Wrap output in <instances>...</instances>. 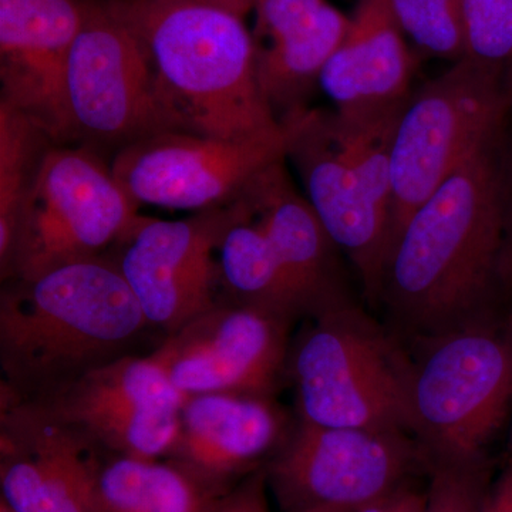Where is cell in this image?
<instances>
[{"mask_svg": "<svg viewBox=\"0 0 512 512\" xmlns=\"http://www.w3.org/2000/svg\"><path fill=\"white\" fill-rule=\"evenodd\" d=\"M504 136L447 178L394 242L377 302L402 335L431 338L487 316L500 286Z\"/></svg>", "mask_w": 512, "mask_h": 512, "instance_id": "6da1fadb", "label": "cell"}, {"mask_svg": "<svg viewBox=\"0 0 512 512\" xmlns=\"http://www.w3.org/2000/svg\"><path fill=\"white\" fill-rule=\"evenodd\" d=\"M148 320L113 259L15 281L0 298L3 400H36L117 359Z\"/></svg>", "mask_w": 512, "mask_h": 512, "instance_id": "7a4b0ae2", "label": "cell"}, {"mask_svg": "<svg viewBox=\"0 0 512 512\" xmlns=\"http://www.w3.org/2000/svg\"><path fill=\"white\" fill-rule=\"evenodd\" d=\"M146 47L171 130L249 138L282 126L266 103L245 18L205 0H111Z\"/></svg>", "mask_w": 512, "mask_h": 512, "instance_id": "3957f363", "label": "cell"}, {"mask_svg": "<svg viewBox=\"0 0 512 512\" xmlns=\"http://www.w3.org/2000/svg\"><path fill=\"white\" fill-rule=\"evenodd\" d=\"M403 109L377 116L305 109L284 120L291 124L286 158L373 303L379 299L389 248L392 144Z\"/></svg>", "mask_w": 512, "mask_h": 512, "instance_id": "277c9868", "label": "cell"}, {"mask_svg": "<svg viewBox=\"0 0 512 512\" xmlns=\"http://www.w3.org/2000/svg\"><path fill=\"white\" fill-rule=\"evenodd\" d=\"M286 375L301 420L410 433L412 356L352 301L312 316L293 340Z\"/></svg>", "mask_w": 512, "mask_h": 512, "instance_id": "5b68a950", "label": "cell"}, {"mask_svg": "<svg viewBox=\"0 0 512 512\" xmlns=\"http://www.w3.org/2000/svg\"><path fill=\"white\" fill-rule=\"evenodd\" d=\"M485 318L416 340L409 430L431 463L484 460L512 407V336Z\"/></svg>", "mask_w": 512, "mask_h": 512, "instance_id": "8992f818", "label": "cell"}, {"mask_svg": "<svg viewBox=\"0 0 512 512\" xmlns=\"http://www.w3.org/2000/svg\"><path fill=\"white\" fill-rule=\"evenodd\" d=\"M503 76L461 59L410 96L393 137L387 256L413 212L503 136L510 119Z\"/></svg>", "mask_w": 512, "mask_h": 512, "instance_id": "52a82bcc", "label": "cell"}, {"mask_svg": "<svg viewBox=\"0 0 512 512\" xmlns=\"http://www.w3.org/2000/svg\"><path fill=\"white\" fill-rule=\"evenodd\" d=\"M138 207L96 150L50 146L20 214L6 279L35 281L101 256L127 234Z\"/></svg>", "mask_w": 512, "mask_h": 512, "instance_id": "ba28073f", "label": "cell"}, {"mask_svg": "<svg viewBox=\"0 0 512 512\" xmlns=\"http://www.w3.org/2000/svg\"><path fill=\"white\" fill-rule=\"evenodd\" d=\"M426 451L407 431L329 427L299 419L266 481L286 512L353 511L409 484Z\"/></svg>", "mask_w": 512, "mask_h": 512, "instance_id": "9c48e42d", "label": "cell"}, {"mask_svg": "<svg viewBox=\"0 0 512 512\" xmlns=\"http://www.w3.org/2000/svg\"><path fill=\"white\" fill-rule=\"evenodd\" d=\"M74 141L117 151L171 130L140 37L113 2L89 0L67 66Z\"/></svg>", "mask_w": 512, "mask_h": 512, "instance_id": "30bf717a", "label": "cell"}, {"mask_svg": "<svg viewBox=\"0 0 512 512\" xmlns=\"http://www.w3.org/2000/svg\"><path fill=\"white\" fill-rule=\"evenodd\" d=\"M291 124L249 138L163 131L117 151L111 170L138 205L204 211L227 207L266 167L285 160Z\"/></svg>", "mask_w": 512, "mask_h": 512, "instance_id": "8fae6325", "label": "cell"}, {"mask_svg": "<svg viewBox=\"0 0 512 512\" xmlns=\"http://www.w3.org/2000/svg\"><path fill=\"white\" fill-rule=\"evenodd\" d=\"M187 399L153 357L120 356L32 402L100 450L160 460L174 450Z\"/></svg>", "mask_w": 512, "mask_h": 512, "instance_id": "7c38bea8", "label": "cell"}, {"mask_svg": "<svg viewBox=\"0 0 512 512\" xmlns=\"http://www.w3.org/2000/svg\"><path fill=\"white\" fill-rule=\"evenodd\" d=\"M232 218L234 202L184 220L138 215L116 262L150 325L170 335L220 303L218 252Z\"/></svg>", "mask_w": 512, "mask_h": 512, "instance_id": "4fadbf2b", "label": "cell"}, {"mask_svg": "<svg viewBox=\"0 0 512 512\" xmlns=\"http://www.w3.org/2000/svg\"><path fill=\"white\" fill-rule=\"evenodd\" d=\"M292 318L232 303L201 313L170 333L154 360L185 396H272L286 375Z\"/></svg>", "mask_w": 512, "mask_h": 512, "instance_id": "5bb4252c", "label": "cell"}, {"mask_svg": "<svg viewBox=\"0 0 512 512\" xmlns=\"http://www.w3.org/2000/svg\"><path fill=\"white\" fill-rule=\"evenodd\" d=\"M87 5L89 0H0V101L56 146L74 141L67 66Z\"/></svg>", "mask_w": 512, "mask_h": 512, "instance_id": "9a60e30c", "label": "cell"}, {"mask_svg": "<svg viewBox=\"0 0 512 512\" xmlns=\"http://www.w3.org/2000/svg\"><path fill=\"white\" fill-rule=\"evenodd\" d=\"M2 501L13 512H97L99 447L32 400H3Z\"/></svg>", "mask_w": 512, "mask_h": 512, "instance_id": "2e32d148", "label": "cell"}, {"mask_svg": "<svg viewBox=\"0 0 512 512\" xmlns=\"http://www.w3.org/2000/svg\"><path fill=\"white\" fill-rule=\"evenodd\" d=\"M255 69L279 123L308 109L320 74L348 32L350 16L328 0H255Z\"/></svg>", "mask_w": 512, "mask_h": 512, "instance_id": "e0dca14e", "label": "cell"}, {"mask_svg": "<svg viewBox=\"0 0 512 512\" xmlns=\"http://www.w3.org/2000/svg\"><path fill=\"white\" fill-rule=\"evenodd\" d=\"M288 434L285 413L271 396L197 394L181 409L180 433L170 458L220 487L275 453Z\"/></svg>", "mask_w": 512, "mask_h": 512, "instance_id": "ac0fdd59", "label": "cell"}, {"mask_svg": "<svg viewBox=\"0 0 512 512\" xmlns=\"http://www.w3.org/2000/svg\"><path fill=\"white\" fill-rule=\"evenodd\" d=\"M414 69L416 60L387 0H357L348 32L320 74L319 87L339 113L375 116L409 101Z\"/></svg>", "mask_w": 512, "mask_h": 512, "instance_id": "d6986e66", "label": "cell"}, {"mask_svg": "<svg viewBox=\"0 0 512 512\" xmlns=\"http://www.w3.org/2000/svg\"><path fill=\"white\" fill-rule=\"evenodd\" d=\"M241 195L271 239L305 315L312 318L350 301L340 282L339 248L311 202L296 190L285 160L266 167Z\"/></svg>", "mask_w": 512, "mask_h": 512, "instance_id": "ffe728a7", "label": "cell"}, {"mask_svg": "<svg viewBox=\"0 0 512 512\" xmlns=\"http://www.w3.org/2000/svg\"><path fill=\"white\" fill-rule=\"evenodd\" d=\"M218 259L222 284L235 302L292 319L305 315L271 239L242 195L234 201Z\"/></svg>", "mask_w": 512, "mask_h": 512, "instance_id": "44dd1931", "label": "cell"}, {"mask_svg": "<svg viewBox=\"0 0 512 512\" xmlns=\"http://www.w3.org/2000/svg\"><path fill=\"white\" fill-rule=\"evenodd\" d=\"M218 487L171 460L116 456L97 477V512H207Z\"/></svg>", "mask_w": 512, "mask_h": 512, "instance_id": "7402d4cb", "label": "cell"}, {"mask_svg": "<svg viewBox=\"0 0 512 512\" xmlns=\"http://www.w3.org/2000/svg\"><path fill=\"white\" fill-rule=\"evenodd\" d=\"M52 143L28 119L0 101V272L8 278L23 205Z\"/></svg>", "mask_w": 512, "mask_h": 512, "instance_id": "603a6c76", "label": "cell"}, {"mask_svg": "<svg viewBox=\"0 0 512 512\" xmlns=\"http://www.w3.org/2000/svg\"><path fill=\"white\" fill-rule=\"evenodd\" d=\"M403 35L424 55L456 63L464 57L460 0H387Z\"/></svg>", "mask_w": 512, "mask_h": 512, "instance_id": "cb8c5ba5", "label": "cell"}, {"mask_svg": "<svg viewBox=\"0 0 512 512\" xmlns=\"http://www.w3.org/2000/svg\"><path fill=\"white\" fill-rule=\"evenodd\" d=\"M463 59L503 73L512 62V0H460Z\"/></svg>", "mask_w": 512, "mask_h": 512, "instance_id": "d4e9b609", "label": "cell"}, {"mask_svg": "<svg viewBox=\"0 0 512 512\" xmlns=\"http://www.w3.org/2000/svg\"><path fill=\"white\" fill-rule=\"evenodd\" d=\"M421 512H480L488 487L487 461L431 463Z\"/></svg>", "mask_w": 512, "mask_h": 512, "instance_id": "484cf974", "label": "cell"}, {"mask_svg": "<svg viewBox=\"0 0 512 512\" xmlns=\"http://www.w3.org/2000/svg\"><path fill=\"white\" fill-rule=\"evenodd\" d=\"M504 237L498 278L500 286L508 289L512 284V131L510 119L503 143Z\"/></svg>", "mask_w": 512, "mask_h": 512, "instance_id": "4316f807", "label": "cell"}, {"mask_svg": "<svg viewBox=\"0 0 512 512\" xmlns=\"http://www.w3.org/2000/svg\"><path fill=\"white\" fill-rule=\"evenodd\" d=\"M424 503H426V493L414 490L410 484H407L394 493L352 512H421Z\"/></svg>", "mask_w": 512, "mask_h": 512, "instance_id": "83f0119b", "label": "cell"}, {"mask_svg": "<svg viewBox=\"0 0 512 512\" xmlns=\"http://www.w3.org/2000/svg\"><path fill=\"white\" fill-rule=\"evenodd\" d=\"M480 512H512V458L497 483L488 487Z\"/></svg>", "mask_w": 512, "mask_h": 512, "instance_id": "f1b7e54d", "label": "cell"}, {"mask_svg": "<svg viewBox=\"0 0 512 512\" xmlns=\"http://www.w3.org/2000/svg\"><path fill=\"white\" fill-rule=\"evenodd\" d=\"M265 473H258L242 488L241 512H271L265 495Z\"/></svg>", "mask_w": 512, "mask_h": 512, "instance_id": "f546056e", "label": "cell"}, {"mask_svg": "<svg viewBox=\"0 0 512 512\" xmlns=\"http://www.w3.org/2000/svg\"><path fill=\"white\" fill-rule=\"evenodd\" d=\"M242 488L227 497H220L208 508L207 512H241Z\"/></svg>", "mask_w": 512, "mask_h": 512, "instance_id": "4dcf8cb0", "label": "cell"}, {"mask_svg": "<svg viewBox=\"0 0 512 512\" xmlns=\"http://www.w3.org/2000/svg\"><path fill=\"white\" fill-rule=\"evenodd\" d=\"M205 2L214 3V5L221 6L237 13L242 18H247L248 13L254 9L255 0H205Z\"/></svg>", "mask_w": 512, "mask_h": 512, "instance_id": "1f68e13d", "label": "cell"}, {"mask_svg": "<svg viewBox=\"0 0 512 512\" xmlns=\"http://www.w3.org/2000/svg\"><path fill=\"white\" fill-rule=\"evenodd\" d=\"M504 96L507 100L508 110L512 116V62L508 64L503 76Z\"/></svg>", "mask_w": 512, "mask_h": 512, "instance_id": "d6a6232c", "label": "cell"}, {"mask_svg": "<svg viewBox=\"0 0 512 512\" xmlns=\"http://www.w3.org/2000/svg\"><path fill=\"white\" fill-rule=\"evenodd\" d=\"M507 291L512 292V284L508 286ZM505 329H507L508 333H510V335L512 336V311L510 313V316H508L507 323H505Z\"/></svg>", "mask_w": 512, "mask_h": 512, "instance_id": "836d02e7", "label": "cell"}, {"mask_svg": "<svg viewBox=\"0 0 512 512\" xmlns=\"http://www.w3.org/2000/svg\"><path fill=\"white\" fill-rule=\"evenodd\" d=\"M306 512H352V511L335 510V508H319V510H312V511H306Z\"/></svg>", "mask_w": 512, "mask_h": 512, "instance_id": "e575fe53", "label": "cell"}, {"mask_svg": "<svg viewBox=\"0 0 512 512\" xmlns=\"http://www.w3.org/2000/svg\"><path fill=\"white\" fill-rule=\"evenodd\" d=\"M0 512H13L12 510H10V508L8 507V505H6L5 503H3L2 501V505H0Z\"/></svg>", "mask_w": 512, "mask_h": 512, "instance_id": "d590c367", "label": "cell"}, {"mask_svg": "<svg viewBox=\"0 0 512 512\" xmlns=\"http://www.w3.org/2000/svg\"><path fill=\"white\" fill-rule=\"evenodd\" d=\"M511 458H512V439H511Z\"/></svg>", "mask_w": 512, "mask_h": 512, "instance_id": "8d00e7d4", "label": "cell"}]
</instances>
